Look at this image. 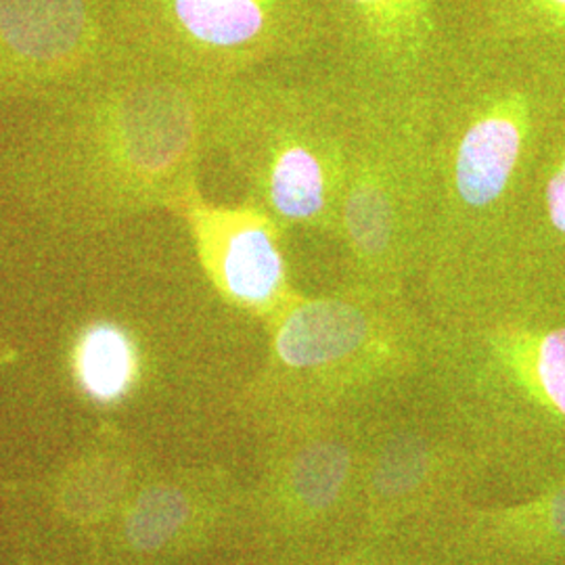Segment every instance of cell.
<instances>
[{"label":"cell","mask_w":565,"mask_h":565,"mask_svg":"<svg viewBox=\"0 0 565 565\" xmlns=\"http://www.w3.org/2000/svg\"><path fill=\"white\" fill-rule=\"evenodd\" d=\"M324 565H469L448 555L440 546L417 539H396L387 543L354 546L342 557Z\"/></svg>","instance_id":"ac0fdd59"},{"label":"cell","mask_w":565,"mask_h":565,"mask_svg":"<svg viewBox=\"0 0 565 565\" xmlns=\"http://www.w3.org/2000/svg\"><path fill=\"white\" fill-rule=\"evenodd\" d=\"M469 42L564 39L565 0H469Z\"/></svg>","instance_id":"e0dca14e"},{"label":"cell","mask_w":565,"mask_h":565,"mask_svg":"<svg viewBox=\"0 0 565 565\" xmlns=\"http://www.w3.org/2000/svg\"><path fill=\"white\" fill-rule=\"evenodd\" d=\"M424 315L419 387L486 484L565 482V285L509 277Z\"/></svg>","instance_id":"3957f363"},{"label":"cell","mask_w":565,"mask_h":565,"mask_svg":"<svg viewBox=\"0 0 565 565\" xmlns=\"http://www.w3.org/2000/svg\"><path fill=\"white\" fill-rule=\"evenodd\" d=\"M245 492L247 488L218 465L168 471L149 467L95 527L102 532L82 545V562L174 564L212 545L224 532L239 530Z\"/></svg>","instance_id":"8fae6325"},{"label":"cell","mask_w":565,"mask_h":565,"mask_svg":"<svg viewBox=\"0 0 565 565\" xmlns=\"http://www.w3.org/2000/svg\"><path fill=\"white\" fill-rule=\"evenodd\" d=\"M170 214L184 224L203 277L231 308L264 324L300 294L282 252L287 233L258 205L212 202L195 182Z\"/></svg>","instance_id":"4fadbf2b"},{"label":"cell","mask_w":565,"mask_h":565,"mask_svg":"<svg viewBox=\"0 0 565 565\" xmlns=\"http://www.w3.org/2000/svg\"><path fill=\"white\" fill-rule=\"evenodd\" d=\"M124 46L120 0H0V114Z\"/></svg>","instance_id":"7c38bea8"},{"label":"cell","mask_w":565,"mask_h":565,"mask_svg":"<svg viewBox=\"0 0 565 565\" xmlns=\"http://www.w3.org/2000/svg\"><path fill=\"white\" fill-rule=\"evenodd\" d=\"M70 369L84 398L118 404L141 380V348L132 333L109 321L82 327L70 350Z\"/></svg>","instance_id":"2e32d148"},{"label":"cell","mask_w":565,"mask_h":565,"mask_svg":"<svg viewBox=\"0 0 565 565\" xmlns=\"http://www.w3.org/2000/svg\"><path fill=\"white\" fill-rule=\"evenodd\" d=\"M300 65L224 81L212 153L285 233L335 239L359 102L323 63Z\"/></svg>","instance_id":"5b68a950"},{"label":"cell","mask_w":565,"mask_h":565,"mask_svg":"<svg viewBox=\"0 0 565 565\" xmlns=\"http://www.w3.org/2000/svg\"><path fill=\"white\" fill-rule=\"evenodd\" d=\"M321 63L373 102H427L469 44V0H319Z\"/></svg>","instance_id":"9c48e42d"},{"label":"cell","mask_w":565,"mask_h":565,"mask_svg":"<svg viewBox=\"0 0 565 565\" xmlns=\"http://www.w3.org/2000/svg\"><path fill=\"white\" fill-rule=\"evenodd\" d=\"M408 539L469 565H565V482L505 503L469 499Z\"/></svg>","instance_id":"5bb4252c"},{"label":"cell","mask_w":565,"mask_h":565,"mask_svg":"<svg viewBox=\"0 0 565 565\" xmlns=\"http://www.w3.org/2000/svg\"><path fill=\"white\" fill-rule=\"evenodd\" d=\"M371 415L306 419L264 434L263 471L245 492L237 530L247 565H324L359 545Z\"/></svg>","instance_id":"8992f818"},{"label":"cell","mask_w":565,"mask_h":565,"mask_svg":"<svg viewBox=\"0 0 565 565\" xmlns=\"http://www.w3.org/2000/svg\"><path fill=\"white\" fill-rule=\"evenodd\" d=\"M224 81L124 46L34 102L0 147V191L60 233L166 210L200 182Z\"/></svg>","instance_id":"6da1fadb"},{"label":"cell","mask_w":565,"mask_h":565,"mask_svg":"<svg viewBox=\"0 0 565 565\" xmlns=\"http://www.w3.org/2000/svg\"><path fill=\"white\" fill-rule=\"evenodd\" d=\"M356 102L335 228L343 249L342 282L411 298L424 235L427 102Z\"/></svg>","instance_id":"52a82bcc"},{"label":"cell","mask_w":565,"mask_h":565,"mask_svg":"<svg viewBox=\"0 0 565 565\" xmlns=\"http://www.w3.org/2000/svg\"><path fill=\"white\" fill-rule=\"evenodd\" d=\"M403 401L366 424L356 546L408 539L486 484L482 467L448 425L429 406L415 413Z\"/></svg>","instance_id":"30bf717a"},{"label":"cell","mask_w":565,"mask_h":565,"mask_svg":"<svg viewBox=\"0 0 565 565\" xmlns=\"http://www.w3.org/2000/svg\"><path fill=\"white\" fill-rule=\"evenodd\" d=\"M565 36L471 41L427 99V191L415 294L455 302L509 275L551 130Z\"/></svg>","instance_id":"7a4b0ae2"},{"label":"cell","mask_w":565,"mask_h":565,"mask_svg":"<svg viewBox=\"0 0 565 565\" xmlns=\"http://www.w3.org/2000/svg\"><path fill=\"white\" fill-rule=\"evenodd\" d=\"M260 369L243 387V413L266 434L281 425L371 415L419 387L425 315L415 298L343 285L298 294L264 323Z\"/></svg>","instance_id":"277c9868"},{"label":"cell","mask_w":565,"mask_h":565,"mask_svg":"<svg viewBox=\"0 0 565 565\" xmlns=\"http://www.w3.org/2000/svg\"><path fill=\"white\" fill-rule=\"evenodd\" d=\"M509 277L565 285V105L525 203Z\"/></svg>","instance_id":"9a60e30c"},{"label":"cell","mask_w":565,"mask_h":565,"mask_svg":"<svg viewBox=\"0 0 565 565\" xmlns=\"http://www.w3.org/2000/svg\"><path fill=\"white\" fill-rule=\"evenodd\" d=\"M18 359H20L18 348L0 333V371L18 363Z\"/></svg>","instance_id":"d6986e66"},{"label":"cell","mask_w":565,"mask_h":565,"mask_svg":"<svg viewBox=\"0 0 565 565\" xmlns=\"http://www.w3.org/2000/svg\"><path fill=\"white\" fill-rule=\"evenodd\" d=\"M126 44L212 81L323 51L319 0H120Z\"/></svg>","instance_id":"ba28073f"}]
</instances>
